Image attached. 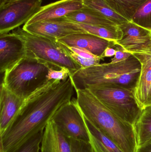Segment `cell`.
Instances as JSON below:
<instances>
[{"label": "cell", "instance_id": "6", "mask_svg": "<svg viewBox=\"0 0 151 152\" xmlns=\"http://www.w3.org/2000/svg\"><path fill=\"white\" fill-rule=\"evenodd\" d=\"M88 89L112 112L122 120L135 126L142 110L138 105L133 90L116 87Z\"/></svg>", "mask_w": 151, "mask_h": 152}, {"label": "cell", "instance_id": "8", "mask_svg": "<svg viewBox=\"0 0 151 152\" xmlns=\"http://www.w3.org/2000/svg\"><path fill=\"white\" fill-rule=\"evenodd\" d=\"M40 0H18L0 5V34L25 24L40 9Z\"/></svg>", "mask_w": 151, "mask_h": 152}, {"label": "cell", "instance_id": "32", "mask_svg": "<svg viewBox=\"0 0 151 152\" xmlns=\"http://www.w3.org/2000/svg\"><path fill=\"white\" fill-rule=\"evenodd\" d=\"M18 1V0H0V5H2L7 3L12 2L15 1ZM42 1V0H40Z\"/></svg>", "mask_w": 151, "mask_h": 152}, {"label": "cell", "instance_id": "30", "mask_svg": "<svg viewBox=\"0 0 151 152\" xmlns=\"http://www.w3.org/2000/svg\"><path fill=\"white\" fill-rule=\"evenodd\" d=\"M116 53V49L113 47H108L106 48L102 55V59L105 58H110L114 57Z\"/></svg>", "mask_w": 151, "mask_h": 152}, {"label": "cell", "instance_id": "14", "mask_svg": "<svg viewBox=\"0 0 151 152\" xmlns=\"http://www.w3.org/2000/svg\"><path fill=\"white\" fill-rule=\"evenodd\" d=\"M84 7L83 0H60L41 6L39 11L25 25L63 18Z\"/></svg>", "mask_w": 151, "mask_h": 152}, {"label": "cell", "instance_id": "27", "mask_svg": "<svg viewBox=\"0 0 151 152\" xmlns=\"http://www.w3.org/2000/svg\"><path fill=\"white\" fill-rule=\"evenodd\" d=\"M71 142L72 152H94L90 142L71 138Z\"/></svg>", "mask_w": 151, "mask_h": 152}, {"label": "cell", "instance_id": "2", "mask_svg": "<svg viewBox=\"0 0 151 152\" xmlns=\"http://www.w3.org/2000/svg\"><path fill=\"white\" fill-rule=\"evenodd\" d=\"M76 92L78 105L88 120L123 152H137L138 144L134 126L112 112L89 89H79Z\"/></svg>", "mask_w": 151, "mask_h": 152}, {"label": "cell", "instance_id": "18", "mask_svg": "<svg viewBox=\"0 0 151 152\" xmlns=\"http://www.w3.org/2000/svg\"><path fill=\"white\" fill-rule=\"evenodd\" d=\"M83 117L94 152H123L112 140Z\"/></svg>", "mask_w": 151, "mask_h": 152}, {"label": "cell", "instance_id": "17", "mask_svg": "<svg viewBox=\"0 0 151 152\" xmlns=\"http://www.w3.org/2000/svg\"><path fill=\"white\" fill-rule=\"evenodd\" d=\"M64 18L74 23L107 27L118 26L98 12L85 6L80 10L67 14Z\"/></svg>", "mask_w": 151, "mask_h": 152}, {"label": "cell", "instance_id": "29", "mask_svg": "<svg viewBox=\"0 0 151 152\" xmlns=\"http://www.w3.org/2000/svg\"><path fill=\"white\" fill-rule=\"evenodd\" d=\"M69 47L73 52L75 53L77 55H79L82 58H85L91 59H101L102 60V59L100 57L94 55L93 53H91L88 51L87 50L81 49V48Z\"/></svg>", "mask_w": 151, "mask_h": 152}, {"label": "cell", "instance_id": "16", "mask_svg": "<svg viewBox=\"0 0 151 152\" xmlns=\"http://www.w3.org/2000/svg\"><path fill=\"white\" fill-rule=\"evenodd\" d=\"M40 152H72L71 138L51 120L44 129Z\"/></svg>", "mask_w": 151, "mask_h": 152}, {"label": "cell", "instance_id": "19", "mask_svg": "<svg viewBox=\"0 0 151 152\" xmlns=\"http://www.w3.org/2000/svg\"><path fill=\"white\" fill-rule=\"evenodd\" d=\"M83 2L84 6L97 11L117 26L129 21L115 12L105 0H83Z\"/></svg>", "mask_w": 151, "mask_h": 152}, {"label": "cell", "instance_id": "20", "mask_svg": "<svg viewBox=\"0 0 151 152\" xmlns=\"http://www.w3.org/2000/svg\"><path fill=\"white\" fill-rule=\"evenodd\" d=\"M134 127L139 147L151 139V105L143 109Z\"/></svg>", "mask_w": 151, "mask_h": 152}, {"label": "cell", "instance_id": "28", "mask_svg": "<svg viewBox=\"0 0 151 152\" xmlns=\"http://www.w3.org/2000/svg\"><path fill=\"white\" fill-rule=\"evenodd\" d=\"M114 47L116 49V53L111 61V63H117L126 60L132 55L131 53L127 51L124 48L116 43Z\"/></svg>", "mask_w": 151, "mask_h": 152}, {"label": "cell", "instance_id": "26", "mask_svg": "<svg viewBox=\"0 0 151 152\" xmlns=\"http://www.w3.org/2000/svg\"><path fill=\"white\" fill-rule=\"evenodd\" d=\"M71 75L70 70L65 68L56 69L50 67L48 72V81L53 80L61 81L67 79Z\"/></svg>", "mask_w": 151, "mask_h": 152}, {"label": "cell", "instance_id": "21", "mask_svg": "<svg viewBox=\"0 0 151 152\" xmlns=\"http://www.w3.org/2000/svg\"><path fill=\"white\" fill-rule=\"evenodd\" d=\"M147 0H105L119 14L131 21L137 10Z\"/></svg>", "mask_w": 151, "mask_h": 152}, {"label": "cell", "instance_id": "24", "mask_svg": "<svg viewBox=\"0 0 151 152\" xmlns=\"http://www.w3.org/2000/svg\"><path fill=\"white\" fill-rule=\"evenodd\" d=\"M43 131L34 135L11 152H40Z\"/></svg>", "mask_w": 151, "mask_h": 152}, {"label": "cell", "instance_id": "23", "mask_svg": "<svg viewBox=\"0 0 151 152\" xmlns=\"http://www.w3.org/2000/svg\"><path fill=\"white\" fill-rule=\"evenodd\" d=\"M130 21L151 31V0H147L139 7Z\"/></svg>", "mask_w": 151, "mask_h": 152}, {"label": "cell", "instance_id": "5", "mask_svg": "<svg viewBox=\"0 0 151 152\" xmlns=\"http://www.w3.org/2000/svg\"><path fill=\"white\" fill-rule=\"evenodd\" d=\"M14 32L25 40L27 57L36 59L54 69L65 68L70 70L71 75L81 69L66 53L57 40L30 34L23 28Z\"/></svg>", "mask_w": 151, "mask_h": 152}, {"label": "cell", "instance_id": "1", "mask_svg": "<svg viewBox=\"0 0 151 152\" xmlns=\"http://www.w3.org/2000/svg\"><path fill=\"white\" fill-rule=\"evenodd\" d=\"M74 88L70 77L61 81L51 80L27 99L1 135V151L11 152L44 130L57 111L72 100Z\"/></svg>", "mask_w": 151, "mask_h": 152}, {"label": "cell", "instance_id": "31", "mask_svg": "<svg viewBox=\"0 0 151 152\" xmlns=\"http://www.w3.org/2000/svg\"><path fill=\"white\" fill-rule=\"evenodd\" d=\"M136 152H151V139L138 147Z\"/></svg>", "mask_w": 151, "mask_h": 152}, {"label": "cell", "instance_id": "10", "mask_svg": "<svg viewBox=\"0 0 151 152\" xmlns=\"http://www.w3.org/2000/svg\"><path fill=\"white\" fill-rule=\"evenodd\" d=\"M131 54L141 65L140 75L134 93L138 105L143 110L151 105V44Z\"/></svg>", "mask_w": 151, "mask_h": 152}, {"label": "cell", "instance_id": "7", "mask_svg": "<svg viewBox=\"0 0 151 152\" xmlns=\"http://www.w3.org/2000/svg\"><path fill=\"white\" fill-rule=\"evenodd\" d=\"M51 120L70 138L90 142L84 117L76 98H72L61 106Z\"/></svg>", "mask_w": 151, "mask_h": 152}, {"label": "cell", "instance_id": "13", "mask_svg": "<svg viewBox=\"0 0 151 152\" xmlns=\"http://www.w3.org/2000/svg\"><path fill=\"white\" fill-rule=\"evenodd\" d=\"M57 41L69 47L87 50L101 58L106 48L114 47L116 45L115 42L101 38L87 32L69 35Z\"/></svg>", "mask_w": 151, "mask_h": 152}, {"label": "cell", "instance_id": "15", "mask_svg": "<svg viewBox=\"0 0 151 152\" xmlns=\"http://www.w3.org/2000/svg\"><path fill=\"white\" fill-rule=\"evenodd\" d=\"M26 100L9 90L2 83L0 97V135L10 125Z\"/></svg>", "mask_w": 151, "mask_h": 152}, {"label": "cell", "instance_id": "22", "mask_svg": "<svg viewBox=\"0 0 151 152\" xmlns=\"http://www.w3.org/2000/svg\"><path fill=\"white\" fill-rule=\"evenodd\" d=\"M85 32L110 41L116 42L121 39L122 32L119 26L107 27L75 23Z\"/></svg>", "mask_w": 151, "mask_h": 152}, {"label": "cell", "instance_id": "3", "mask_svg": "<svg viewBox=\"0 0 151 152\" xmlns=\"http://www.w3.org/2000/svg\"><path fill=\"white\" fill-rule=\"evenodd\" d=\"M141 70L133 54L121 62L99 64L81 68L70 76L75 91L95 87L124 88L134 91Z\"/></svg>", "mask_w": 151, "mask_h": 152}, {"label": "cell", "instance_id": "11", "mask_svg": "<svg viewBox=\"0 0 151 152\" xmlns=\"http://www.w3.org/2000/svg\"><path fill=\"white\" fill-rule=\"evenodd\" d=\"M27 55L25 40L18 34H0V72L5 73L25 58Z\"/></svg>", "mask_w": 151, "mask_h": 152}, {"label": "cell", "instance_id": "4", "mask_svg": "<svg viewBox=\"0 0 151 152\" xmlns=\"http://www.w3.org/2000/svg\"><path fill=\"white\" fill-rule=\"evenodd\" d=\"M50 67L46 63L26 56L4 73L2 83L11 92L26 100L50 82L48 79Z\"/></svg>", "mask_w": 151, "mask_h": 152}, {"label": "cell", "instance_id": "12", "mask_svg": "<svg viewBox=\"0 0 151 152\" xmlns=\"http://www.w3.org/2000/svg\"><path fill=\"white\" fill-rule=\"evenodd\" d=\"M122 32L121 40L115 42L130 53L151 44V31L131 21L118 26Z\"/></svg>", "mask_w": 151, "mask_h": 152}, {"label": "cell", "instance_id": "9", "mask_svg": "<svg viewBox=\"0 0 151 152\" xmlns=\"http://www.w3.org/2000/svg\"><path fill=\"white\" fill-rule=\"evenodd\" d=\"M23 28L30 34L54 40L76 33L86 32L77 24L64 17L24 25Z\"/></svg>", "mask_w": 151, "mask_h": 152}, {"label": "cell", "instance_id": "25", "mask_svg": "<svg viewBox=\"0 0 151 152\" xmlns=\"http://www.w3.org/2000/svg\"><path fill=\"white\" fill-rule=\"evenodd\" d=\"M59 43L66 53L78 64L81 68H86L100 64V61L102 60L101 59H91L82 58L73 52L68 46H66L64 44Z\"/></svg>", "mask_w": 151, "mask_h": 152}]
</instances>
